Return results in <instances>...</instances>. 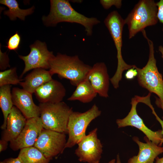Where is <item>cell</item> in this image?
I'll return each mask as SVG.
<instances>
[{
    "mask_svg": "<svg viewBox=\"0 0 163 163\" xmlns=\"http://www.w3.org/2000/svg\"><path fill=\"white\" fill-rule=\"evenodd\" d=\"M49 14L42 18L44 24L54 26L63 22L80 24L83 26L87 35H91L94 25L100 23L95 18H88L78 12L72 6L68 0H51Z\"/></svg>",
    "mask_w": 163,
    "mask_h": 163,
    "instance_id": "1",
    "label": "cell"
},
{
    "mask_svg": "<svg viewBox=\"0 0 163 163\" xmlns=\"http://www.w3.org/2000/svg\"><path fill=\"white\" fill-rule=\"evenodd\" d=\"M91 67L84 63L77 55L70 56L58 53L50 61L49 71L53 75L57 74L60 78L69 80L72 85L76 86L86 78Z\"/></svg>",
    "mask_w": 163,
    "mask_h": 163,
    "instance_id": "2",
    "label": "cell"
},
{
    "mask_svg": "<svg viewBox=\"0 0 163 163\" xmlns=\"http://www.w3.org/2000/svg\"><path fill=\"white\" fill-rule=\"evenodd\" d=\"M157 13L158 7L154 0H139L124 19L128 26L129 39L146 27L157 24Z\"/></svg>",
    "mask_w": 163,
    "mask_h": 163,
    "instance_id": "3",
    "label": "cell"
},
{
    "mask_svg": "<svg viewBox=\"0 0 163 163\" xmlns=\"http://www.w3.org/2000/svg\"><path fill=\"white\" fill-rule=\"evenodd\" d=\"M104 22L109 32L117 50V68L115 74L110 79L114 88L117 89L122 79L123 72L132 68H136L137 66L135 65L127 64L122 56V36L123 26L125 24L124 19L117 11H113L108 15Z\"/></svg>",
    "mask_w": 163,
    "mask_h": 163,
    "instance_id": "4",
    "label": "cell"
},
{
    "mask_svg": "<svg viewBox=\"0 0 163 163\" xmlns=\"http://www.w3.org/2000/svg\"><path fill=\"white\" fill-rule=\"evenodd\" d=\"M147 41L149 48V57L145 66L142 69L136 68L139 85L148 90L150 93L156 94L163 101V80L162 75L159 72L155 57L154 47L153 41L147 36L145 31L142 32Z\"/></svg>",
    "mask_w": 163,
    "mask_h": 163,
    "instance_id": "5",
    "label": "cell"
},
{
    "mask_svg": "<svg viewBox=\"0 0 163 163\" xmlns=\"http://www.w3.org/2000/svg\"><path fill=\"white\" fill-rule=\"evenodd\" d=\"M40 117L44 129L68 133L67 125L72 109L65 102L40 103Z\"/></svg>",
    "mask_w": 163,
    "mask_h": 163,
    "instance_id": "6",
    "label": "cell"
},
{
    "mask_svg": "<svg viewBox=\"0 0 163 163\" xmlns=\"http://www.w3.org/2000/svg\"><path fill=\"white\" fill-rule=\"evenodd\" d=\"M101 114V111L96 104L83 113L73 111L68 120L67 129L69 137L65 149L72 148L77 144L86 135V129L89 124Z\"/></svg>",
    "mask_w": 163,
    "mask_h": 163,
    "instance_id": "7",
    "label": "cell"
},
{
    "mask_svg": "<svg viewBox=\"0 0 163 163\" xmlns=\"http://www.w3.org/2000/svg\"><path fill=\"white\" fill-rule=\"evenodd\" d=\"M66 141L65 134L43 128L34 146L52 160L63 153Z\"/></svg>",
    "mask_w": 163,
    "mask_h": 163,
    "instance_id": "8",
    "label": "cell"
},
{
    "mask_svg": "<svg viewBox=\"0 0 163 163\" xmlns=\"http://www.w3.org/2000/svg\"><path fill=\"white\" fill-rule=\"evenodd\" d=\"M97 129L89 132L78 143L75 153L81 162L99 163L103 152V146L97 135Z\"/></svg>",
    "mask_w": 163,
    "mask_h": 163,
    "instance_id": "9",
    "label": "cell"
},
{
    "mask_svg": "<svg viewBox=\"0 0 163 163\" xmlns=\"http://www.w3.org/2000/svg\"><path fill=\"white\" fill-rule=\"evenodd\" d=\"M30 51L27 56L19 55V57L24 62L25 67L20 78L27 72L32 69H50V62L54 57L52 52L47 49L45 43L39 40L30 46Z\"/></svg>",
    "mask_w": 163,
    "mask_h": 163,
    "instance_id": "10",
    "label": "cell"
},
{
    "mask_svg": "<svg viewBox=\"0 0 163 163\" xmlns=\"http://www.w3.org/2000/svg\"><path fill=\"white\" fill-rule=\"evenodd\" d=\"M141 97L135 95L131 99L132 106L127 116L122 119H117L116 123L118 128L132 126L141 131L152 142L159 145L163 138L161 130L154 131L149 129L144 124L142 120L138 115L136 109L137 104L141 102Z\"/></svg>",
    "mask_w": 163,
    "mask_h": 163,
    "instance_id": "11",
    "label": "cell"
},
{
    "mask_svg": "<svg viewBox=\"0 0 163 163\" xmlns=\"http://www.w3.org/2000/svg\"><path fill=\"white\" fill-rule=\"evenodd\" d=\"M43 129L40 117L27 119L25 126L19 136L10 142V148L14 151L34 146Z\"/></svg>",
    "mask_w": 163,
    "mask_h": 163,
    "instance_id": "12",
    "label": "cell"
},
{
    "mask_svg": "<svg viewBox=\"0 0 163 163\" xmlns=\"http://www.w3.org/2000/svg\"><path fill=\"white\" fill-rule=\"evenodd\" d=\"M86 78L99 96L108 97L109 76L106 65L103 62L94 64L89 71Z\"/></svg>",
    "mask_w": 163,
    "mask_h": 163,
    "instance_id": "13",
    "label": "cell"
},
{
    "mask_svg": "<svg viewBox=\"0 0 163 163\" xmlns=\"http://www.w3.org/2000/svg\"><path fill=\"white\" fill-rule=\"evenodd\" d=\"M11 93L13 105L27 119L40 117L39 107L34 102L32 94L17 87L13 88Z\"/></svg>",
    "mask_w": 163,
    "mask_h": 163,
    "instance_id": "14",
    "label": "cell"
},
{
    "mask_svg": "<svg viewBox=\"0 0 163 163\" xmlns=\"http://www.w3.org/2000/svg\"><path fill=\"white\" fill-rule=\"evenodd\" d=\"M34 93L40 103H56L62 101L66 90L61 82L52 79L37 88Z\"/></svg>",
    "mask_w": 163,
    "mask_h": 163,
    "instance_id": "15",
    "label": "cell"
},
{
    "mask_svg": "<svg viewBox=\"0 0 163 163\" xmlns=\"http://www.w3.org/2000/svg\"><path fill=\"white\" fill-rule=\"evenodd\" d=\"M133 139L138 145L139 152L137 155L130 158L127 163H154L156 158L163 153V147L152 142L146 136L144 138L145 143L139 141L137 137H133Z\"/></svg>",
    "mask_w": 163,
    "mask_h": 163,
    "instance_id": "16",
    "label": "cell"
},
{
    "mask_svg": "<svg viewBox=\"0 0 163 163\" xmlns=\"http://www.w3.org/2000/svg\"><path fill=\"white\" fill-rule=\"evenodd\" d=\"M27 120L20 111L13 106L8 117L6 127L2 134L1 139L8 142L15 139L24 128Z\"/></svg>",
    "mask_w": 163,
    "mask_h": 163,
    "instance_id": "17",
    "label": "cell"
},
{
    "mask_svg": "<svg viewBox=\"0 0 163 163\" xmlns=\"http://www.w3.org/2000/svg\"><path fill=\"white\" fill-rule=\"evenodd\" d=\"M52 76L49 70L41 68L35 69L19 84L23 89L32 94L41 85L52 80Z\"/></svg>",
    "mask_w": 163,
    "mask_h": 163,
    "instance_id": "18",
    "label": "cell"
},
{
    "mask_svg": "<svg viewBox=\"0 0 163 163\" xmlns=\"http://www.w3.org/2000/svg\"><path fill=\"white\" fill-rule=\"evenodd\" d=\"M97 94L89 81L86 78L76 86L75 90L67 100H77L83 103H87L91 102Z\"/></svg>",
    "mask_w": 163,
    "mask_h": 163,
    "instance_id": "19",
    "label": "cell"
},
{
    "mask_svg": "<svg viewBox=\"0 0 163 163\" xmlns=\"http://www.w3.org/2000/svg\"><path fill=\"white\" fill-rule=\"evenodd\" d=\"M0 87V107L4 118L3 122L1 128L4 130L6 128L7 118L13 106V104L11 85H6Z\"/></svg>",
    "mask_w": 163,
    "mask_h": 163,
    "instance_id": "20",
    "label": "cell"
},
{
    "mask_svg": "<svg viewBox=\"0 0 163 163\" xmlns=\"http://www.w3.org/2000/svg\"><path fill=\"white\" fill-rule=\"evenodd\" d=\"M0 3L7 6L8 10L4 11V14L8 16L11 21H14L18 18L24 21L26 16L34 12V7L26 9L20 8L19 4L16 0H1Z\"/></svg>",
    "mask_w": 163,
    "mask_h": 163,
    "instance_id": "21",
    "label": "cell"
},
{
    "mask_svg": "<svg viewBox=\"0 0 163 163\" xmlns=\"http://www.w3.org/2000/svg\"><path fill=\"white\" fill-rule=\"evenodd\" d=\"M18 157L23 163H49L51 160L34 146L21 149Z\"/></svg>",
    "mask_w": 163,
    "mask_h": 163,
    "instance_id": "22",
    "label": "cell"
},
{
    "mask_svg": "<svg viewBox=\"0 0 163 163\" xmlns=\"http://www.w3.org/2000/svg\"><path fill=\"white\" fill-rule=\"evenodd\" d=\"M16 67L0 72V87L6 85L20 84L21 80L19 78Z\"/></svg>",
    "mask_w": 163,
    "mask_h": 163,
    "instance_id": "23",
    "label": "cell"
},
{
    "mask_svg": "<svg viewBox=\"0 0 163 163\" xmlns=\"http://www.w3.org/2000/svg\"><path fill=\"white\" fill-rule=\"evenodd\" d=\"M21 41L20 36L16 32L9 38L6 47L9 50H16L19 47Z\"/></svg>",
    "mask_w": 163,
    "mask_h": 163,
    "instance_id": "24",
    "label": "cell"
},
{
    "mask_svg": "<svg viewBox=\"0 0 163 163\" xmlns=\"http://www.w3.org/2000/svg\"><path fill=\"white\" fill-rule=\"evenodd\" d=\"M121 0H101L100 3L105 9H109L112 6H114L117 8H120L122 5Z\"/></svg>",
    "mask_w": 163,
    "mask_h": 163,
    "instance_id": "25",
    "label": "cell"
},
{
    "mask_svg": "<svg viewBox=\"0 0 163 163\" xmlns=\"http://www.w3.org/2000/svg\"><path fill=\"white\" fill-rule=\"evenodd\" d=\"M0 69L5 70L8 67H10L9 59L6 53H3L0 50Z\"/></svg>",
    "mask_w": 163,
    "mask_h": 163,
    "instance_id": "26",
    "label": "cell"
},
{
    "mask_svg": "<svg viewBox=\"0 0 163 163\" xmlns=\"http://www.w3.org/2000/svg\"><path fill=\"white\" fill-rule=\"evenodd\" d=\"M158 7L157 18L158 21L162 24L163 31V0H160L156 2Z\"/></svg>",
    "mask_w": 163,
    "mask_h": 163,
    "instance_id": "27",
    "label": "cell"
},
{
    "mask_svg": "<svg viewBox=\"0 0 163 163\" xmlns=\"http://www.w3.org/2000/svg\"><path fill=\"white\" fill-rule=\"evenodd\" d=\"M138 72L136 68H132L129 69L126 72L125 76L126 79L129 80L132 79L137 76Z\"/></svg>",
    "mask_w": 163,
    "mask_h": 163,
    "instance_id": "28",
    "label": "cell"
},
{
    "mask_svg": "<svg viewBox=\"0 0 163 163\" xmlns=\"http://www.w3.org/2000/svg\"><path fill=\"white\" fill-rule=\"evenodd\" d=\"M152 113L154 115V116H155V118L156 119V120L158 121V122H159V123H160L161 128H162V129L161 130V133L163 136V120H162L157 115V113L155 112L154 108L152 109ZM163 143V137L162 139H161V142L160 143V144L158 145L159 146H161L162 144Z\"/></svg>",
    "mask_w": 163,
    "mask_h": 163,
    "instance_id": "29",
    "label": "cell"
},
{
    "mask_svg": "<svg viewBox=\"0 0 163 163\" xmlns=\"http://www.w3.org/2000/svg\"><path fill=\"white\" fill-rule=\"evenodd\" d=\"M0 163H23L18 157L16 158H10L0 161Z\"/></svg>",
    "mask_w": 163,
    "mask_h": 163,
    "instance_id": "30",
    "label": "cell"
},
{
    "mask_svg": "<svg viewBox=\"0 0 163 163\" xmlns=\"http://www.w3.org/2000/svg\"><path fill=\"white\" fill-rule=\"evenodd\" d=\"M8 142L1 139L0 141V152L5 150L7 148Z\"/></svg>",
    "mask_w": 163,
    "mask_h": 163,
    "instance_id": "31",
    "label": "cell"
},
{
    "mask_svg": "<svg viewBox=\"0 0 163 163\" xmlns=\"http://www.w3.org/2000/svg\"><path fill=\"white\" fill-rule=\"evenodd\" d=\"M155 103L159 108H161L163 111V101L159 98L156 97ZM163 120V116L162 117Z\"/></svg>",
    "mask_w": 163,
    "mask_h": 163,
    "instance_id": "32",
    "label": "cell"
},
{
    "mask_svg": "<svg viewBox=\"0 0 163 163\" xmlns=\"http://www.w3.org/2000/svg\"><path fill=\"white\" fill-rule=\"evenodd\" d=\"M155 163H163V157L161 158L157 157L155 158Z\"/></svg>",
    "mask_w": 163,
    "mask_h": 163,
    "instance_id": "33",
    "label": "cell"
},
{
    "mask_svg": "<svg viewBox=\"0 0 163 163\" xmlns=\"http://www.w3.org/2000/svg\"><path fill=\"white\" fill-rule=\"evenodd\" d=\"M158 50L161 54V57L163 59V46L161 45L159 46L158 47Z\"/></svg>",
    "mask_w": 163,
    "mask_h": 163,
    "instance_id": "34",
    "label": "cell"
},
{
    "mask_svg": "<svg viewBox=\"0 0 163 163\" xmlns=\"http://www.w3.org/2000/svg\"><path fill=\"white\" fill-rule=\"evenodd\" d=\"M116 163H121L119 154H118L117 156Z\"/></svg>",
    "mask_w": 163,
    "mask_h": 163,
    "instance_id": "35",
    "label": "cell"
},
{
    "mask_svg": "<svg viewBox=\"0 0 163 163\" xmlns=\"http://www.w3.org/2000/svg\"><path fill=\"white\" fill-rule=\"evenodd\" d=\"M116 163V160L115 159H112L108 163Z\"/></svg>",
    "mask_w": 163,
    "mask_h": 163,
    "instance_id": "36",
    "label": "cell"
}]
</instances>
